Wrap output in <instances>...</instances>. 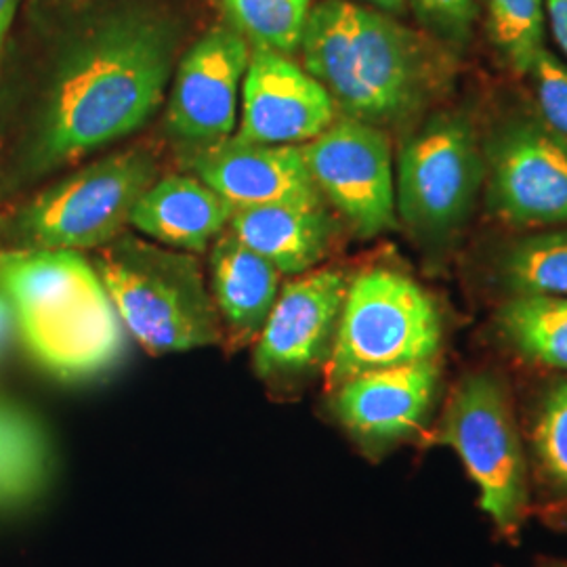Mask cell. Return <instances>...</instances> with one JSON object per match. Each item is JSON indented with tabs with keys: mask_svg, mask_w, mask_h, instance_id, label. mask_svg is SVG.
<instances>
[{
	"mask_svg": "<svg viewBox=\"0 0 567 567\" xmlns=\"http://www.w3.org/2000/svg\"><path fill=\"white\" fill-rule=\"evenodd\" d=\"M175 23L124 7L86 28L65 51L32 145V166L51 171L140 131L166 93Z\"/></svg>",
	"mask_w": 567,
	"mask_h": 567,
	"instance_id": "cell-1",
	"label": "cell"
},
{
	"mask_svg": "<svg viewBox=\"0 0 567 567\" xmlns=\"http://www.w3.org/2000/svg\"><path fill=\"white\" fill-rule=\"evenodd\" d=\"M305 72L343 116L386 126L414 116L442 81V51L374 7L322 0L301 39Z\"/></svg>",
	"mask_w": 567,
	"mask_h": 567,
	"instance_id": "cell-2",
	"label": "cell"
},
{
	"mask_svg": "<svg viewBox=\"0 0 567 567\" xmlns=\"http://www.w3.org/2000/svg\"><path fill=\"white\" fill-rule=\"evenodd\" d=\"M0 286L30 353L60 379H91L121 360L124 326L93 264L76 250L0 255Z\"/></svg>",
	"mask_w": 567,
	"mask_h": 567,
	"instance_id": "cell-3",
	"label": "cell"
},
{
	"mask_svg": "<svg viewBox=\"0 0 567 567\" xmlns=\"http://www.w3.org/2000/svg\"><path fill=\"white\" fill-rule=\"evenodd\" d=\"M93 267L126 332L154 355L221 343L224 328L189 252L121 234Z\"/></svg>",
	"mask_w": 567,
	"mask_h": 567,
	"instance_id": "cell-4",
	"label": "cell"
},
{
	"mask_svg": "<svg viewBox=\"0 0 567 567\" xmlns=\"http://www.w3.org/2000/svg\"><path fill=\"white\" fill-rule=\"evenodd\" d=\"M440 347L442 318L425 288L395 269H368L347 286L326 383L337 389L372 370L433 362Z\"/></svg>",
	"mask_w": 567,
	"mask_h": 567,
	"instance_id": "cell-5",
	"label": "cell"
},
{
	"mask_svg": "<svg viewBox=\"0 0 567 567\" xmlns=\"http://www.w3.org/2000/svg\"><path fill=\"white\" fill-rule=\"evenodd\" d=\"M143 150H122L86 164L23 204L4 231L23 250H89L124 234L143 192L156 182Z\"/></svg>",
	"mask_w": 567,
	"mask_h": 567,
	"instance_id": "cell-6",
	"label": "cell"
},
{
	"mask_svg": "<svg viewBox=\"0 0 567 567\" xmlns=\"http://www.w3.org/2000/svg\"><path fill=\"white\" fill-rule=\"evenodd\" d=\"M440 435L461 456L494 526L513 532L527 505L526 456L503 383L487 372L463 379Z\"/></svg>",
	"mask_w": 567,
	"mask_h": 567,
	"instance_id": "cell-7",
	"label": "cell"
},
{
	"mask_svg": "<svg viewBox=\"0 0 567 567\" xmlns=\"http://www.w3.org/2000/svg\"><path fill=\"white\" fill-rule=\"evenodd\" d=\"M486 177L482 147L461 116H435L405 140L395 204L412 229L440 236L465 221Z\"/></svg>",
	"mask_w": 567,
	"mask_h": 567,
	"instance_id": "cell-8",
	"label": "cell"
},
{
	"mask_svg": "<svg viewBox=\"0 0 567 567\" xmlns=\"http://www.w3.org/2000/svg\"><path fill=\"white\" fill-rule=\"evenodd\" d=\"M301 152L320 196L362 238L398 227L393 158L381 126L341 116Z\"/></svg>",
	"mask_w": 567,
	"mask_h": 567,
	"instance_id": "cell-9",
	"label": "cell"
},
{
	"mask_svg": "<svg viewBox=\"0 0 567 567\" xmlns=\"http://www.w3.org/2000/svg\"><path fill=\"white\" fill-rule=\"evenodd\" d=\"M487 203L508 224H567V142L517 118L487 142Z\"/></svg>",
	"mask_w": 567,
	"mask_h": 567,
	"instance_id": "cell-10",
	"label": "cell"
},
{
	"mask_svg": "<svg viewBox=\"0 0 567 567\" xmlns=\"http://www.w3.org/2000/svg\"><path fill=\"white\" fill-rule=\"evenodd\" d=\"M347 280L337 269L307 271L284 286L255 341L252 365L269 385H286L330 355Z\"/></svg>",
	"mask_w": 567,
	"mask_h": 567,
	"instance_id": "cell-11",
	"label": "cell"
},
{
	"mask_svg": "<svg viewBox=\"0 0 567 567\" xmlns=\"http://www.w3.org/2000/svg\"><path fill=\"white\" fill-rule=\"evenodd\" d=\"M250 47L234 25H219L183 55L166 103V128L183 142H221L238 122Z\"/></svg>",
	"mask_w": 567,
	"mask_h": 567,
	"instance_id": "cell-12",
	"label": "cell"
},
{
	"mask_svg": "<svg viewBox=\"0 0 567 567\" xmlns=\"http://www.w3.org/2000/svg\"><path fill=\"white\" fill-rule=\"evenodd\" d=\"M337 118L324 86L286 53L252 44L243 82L236 137L267 145H303Z\"/></svg>",
	"mask_w": 567,
	"mask_h": 567,
	"instance_id": "cell-13",
	"label": "cell"
},
{
	"mask_svg": "<svg viewBox=\"0 0 567 567\" xmlns=\"http://www.w3.org/2000/svg\"><path fill=\"white\" fill-rule=\"evenodd\" d=\"M189 166L234 210L265 204H324L301 145H267L234 135L200 145Z\"/></svg>",
	"mask_w": 567,
	"mask_h": 567,
	"instance_id": "cell-14",
	"label": "cell"
},
{
	"mask_svg": "<svg viewBox=\"0 0 567 567\" xmlns=\"http://www.w3.org/2000/svg\"><path fill=\"white\" fill-rule=\"evenodd\" d=\"M437 381L435 362L364 372L332 389V412L365 447H385L423 425Z\"/></svg>",
	"mask_w": 567,
	"mask_h": 567,
	"instance_id": "cell-15",
	"label": "cell"
},
{
	"mask_svg": "<svg viewBox=\"0 0 567 567\" xmlns=\"http://www.w3.org/2000/svg\"><path fill=\"white\" fill-rule=\"evenodd\" d=\"M234 206L198 177L171 175L152 183L133 206L128 225L182 252H203L229 227Z\"/></svg>",
	"mask_w": 567,
	"mask_h": 567,
	"instance_id": "cell-16",
	"label": "cell"
},
{
	"mask_svg": "<svg viewBox=\"0 0 567 567\" xmlns=\"http://www.w3.org/2000/svg\"><path fill=\"white\" fill-rule=\"evenodd\" d=\"M210 274L224 337L234 347L255 343L280 295L282 274L231 231L213 244Z\"/></svg>",
	"mask_w": 567,
	"mask_h": 567,
	"instance_id": "cell-17",
	"label": "cell"
},
{
	"mask_svg": "<svg viewBox=\"0 0 567 567\" xmlns=\"http://www.w3.org/2000/svg\"><path fill=\"white\" fill-rule=\"evenodd\" d=\"M229 231L280 274L301 276L324 257L332 221L324 204H265L236 208Z\"/></svg>",
	"mask_w": 567,
	"mask_h": 567,
	"instance_id": "cell-18",
	"label": "cell"
},
{
	"mask_svg": "<svg viewBox=\"0 0 567 567\" xmlns=\"http://www.w3.org/2000/svg\"><path fill=\"white\" fill-rule=\"evenodd\" d=\"M498 326L529 362L567 370V297L515 295L501 307Z\"/></svg>",
	"mask_w": 567,
	"mask_h": 567,
	"instance_id": "cell-19",
	"label": "cell"
},
{
	"mask_svg": "<svg viewBox=\"0 0 567 567\" xmlns=\"http://www.w3.org/2000/svg\"><path fill=\"white\" fill-rule=\"evenodd\" d=\"M47 473V444L39 425L20 410L0 405V505L28 501Z\"/></svg>",
	"mask_w": 567,
	"mask_h": 567,
	"instance_id": "cell-20",
	"label": "cell"
},
{
	"mask_svg": "<svg viewBox=\"0 0 567 567\" xmlns=\"http://www.w3.org/2000/svg\"><path fill=\"white\" fill-rule=\"evenodd\" d=\"M501 278L515 295L567 297V229L515 240L501 257Z\"/></svg>",
	"mask_w": 567,
	"mask_h": 567,
	"instance_id": "cell-21",
	"label": "cell"
},
{
	"mask_svg": "<svg viewBox=\"0 0 567 567\" xmlns=\"http://www.w3.org/2000/svg\"><path fill=\"white\" fill-rule=\"evenodd\" d=\"M487 30L508 68L527 76L545 49V0H486Z\"/></svg>",
	"mask_w": 567,
	"mask_h": 567,
	"instance_id": "cell-22",
	"label": "cell"
},
{
	"mask_svg": "<svg viewBox=\"0 0 567 567\" xmlns=\"http://www.w3.org/2000/svg\"><path fill=\"white\" fill-rule=\"evenodd\" d=\"M313 0H224L231 25L246 41L295 53L303 39Z\"/></svg>",
	"mask_w": 567,
	"mask_h": 567,
	"instance_id": "cell-23",
	"label": "cell"
},
{
	"mask_svg": "<svg viewBox=\"0 0 567 567\" xmlns=\"http://www.w3.org/2000/svg\"><path fill=\"white\" fill-rule=\"evenodd\" d=\"M534 446L545 473L567 492V379L553 386L540 405Z\"/></svg>",
	"mask_w": 567,
	"mask_h": 567,
	"instance_id": "cell-24",
	"label": "cell"
},
{
	"mask_svg": "<svg viewBox=\"0 0 567 567\" xmlns=\"http://www.w3.org/2000/svg\"><path fill=\"white\" fill-rule=\"evenodd\" d=\"M426 32L452 49H465L480 18V0H408Z\"/></svg>",
	"mask_w": 567,
	"mask_h": 567,
	"instance_id": "cell-25",
	"label": "cell"
},
{
	"mask_svg": "<svg viewBox=\"0 0 567 567\" xmlns=\"http://www.w3.org/2000/svg\"><path fill=\"white\" fill-rule=\"evenodd\" d=\"M527 76L534 82L540 122L567 142V65L547 47L536 55Z\"/></svg>",
	"mask_w": 567,
	"mask_h": 567,
	"instance_id": "cell-26",
	"label": "cell"
},
{
	"mask_svg": "<svg viewBox=\"0 0 567 567\" xmlns=\"http://www.w3.org/2000/svg\"><path fill=\"white\" fill-rule=\"evenodd\" d=\"M545 18L553 39L567 58V0H545Z\"/></svg>",
	"mask_w": 567,
	"mask_h": 567,
	"instance_id": "cell-27",
	"label": "cell"
},
{
	"mask_svg": "<svg viewBox=\"0 0 567 567\" xmlns=\"http://www.w3.org/2000/svg\"><path fill=\"white\" fill-rule=\"evenodd\" d=\"M16 324H18L16 309H13V305L9 301V297L4 295V290H0V351L4 349V344L9 341Z\"/></svg>",
	"mask_w": 567,
	"mask_h": 567,
	"instance_id": "cell-28",
	"label": "cell"
},
{
	"mask_svg": "<svg viewBox=\"0 0 567 567\" xmlns=\"http://www.w3.org/2000/svg\"><path fill=\"white\" fill-rule=\"evenodd\" d=\"M20 2L21 0H0V51H2V44H4L9 30H11V23L16 20Z\"/></svg>",
	"mask_w": 567,
	"mask_h": 567,
	"instance_id": "cell-29",
	"label": "cell"
},
{
	"mask_svg": "<svg viewBox=\"0 0 567 567\" xmlns=\"http://www.w3.org/2000/svg\"><path fill=\"white\" fill-rule=\"evenodd\" d=\"M360 2H364L368 7H374V9H379V11H383V13H389V16L402 13L405 9V4H408V0H360Z\"/></svg>",
	"mask_w": 567,
	"mask_h": 567,
	"instance_id": "cell-30",
	"label": "cell"
}]
</instances>
